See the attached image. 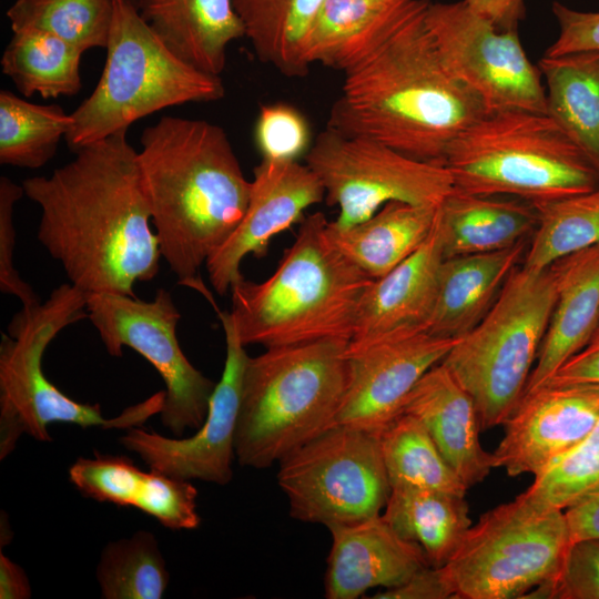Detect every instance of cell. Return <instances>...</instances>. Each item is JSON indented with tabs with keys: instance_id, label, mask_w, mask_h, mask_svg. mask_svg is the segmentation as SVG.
I'll return each mask as SVG.
<instances>
[{
	"instance_id": "obj_46",
	"label": "cell",
	"mask_w": 599,
	"mask_h": 599,
	"mask_svg": "<svg viewBox=\"0 0 599 599\" xmlns=\"http://www.w3.org/2000/svg\"><path fill=\"white\" fill-rule=\"evenodd\" d=\"M570 541L599 538V485L565 509Z\"/></svg>"
},
{
	"instance_id": "obj_40",
	"label": "cell",
	"mask_w": 599,
	"mask_h": 599,
	"mask_svg": "<svg viewBox=\"0 0 599 599\" xmlns=\"http://www.w3.org/2000/svg\"><path fill=\"white\" fill-rule=\"evenodd\" d=\"M254 140L263 160L297 161L311 148L309 125L287 103L263 104L255 122Z\"/></svg>"
},
{
	"instance_id": "obj_25",
	"label": "cell",
	"mask_w": 599,
	"mask_h": 599,
	"mask_svg": "<svg viewBox=\"0 0 599 599\" xmlns=\"http://www.w3.org/2000/svg\"><path fill=\"white\" fill-rule=\"evenodd\" d=\"M427 0H325L306 39L307 63L347 71Z\"/></svg>"
},
{
	"instance_id": "obj_23",
	"label": "cell",
	"mask_w": 599,
	"mask_h": 599,
	"mask_svg": "<svg viewBox=\"0 0 599 599\" xmlns=\"http://www.w3.org/2000/svg\"><path fill=\"white\" fill-rule=\"evenodd\" d=\"M527 247L526 240L501 251L444 258L425 329L447 338L466 335L491 308Z\"/></svg>"
},
{
	"instance_id": "obj_6",
	"label": "cell",
	"mask_w": 599,
	"mask_h": 599,
	"mask_svg": "<svg viewBox=\"0 0 599 599\" xmlns=\"http://www.w3.org/2000/svg\"><path fill=\"white\" fill-rule=\"evenodd\" d=\"M444 165L454 189L532 204L589 192L599 173L545 113L486 112L449 145Z\"/></svg>"
},
{
	"instance_id": "obj_16",
	"label": "cell",
	"mask_w": 599,
	"mask_h": 599,
	"mask_svg": "<svg viewBox=\"0 0 599 599\" xmlns=\"http://www.w3.org/2000/svg\"><path fill=\"white\" fill-rule=\"evenodd\" d=\"M217 314L225 334L226 356L206 418L197 432L187 438H170L133 427L120 437V444L138 454L150 469L181 479L226 485L232 479L242 377L248 355L230 312L219 309Z\"/></svg>"
},
{
	"instance_id": "obj_42",
	"label": "cell",
	"mask_w": 599,
	"mask_h": 599,
	"mask_svg": "<svg viewBox=\"0 0 599 599\" xmlns=\"http://www.w3.org/2000/svg\"><path fill=\"white\" fill-rule=\"evenodd\" d=\"M23 195L22 185L7 176L0 177V290L18 297L23 309H32L40 304L38 297L32 287L20 277L13 264L14 205Z\"/></svg>"
},
{
	"instance_id": "obj_11",
	"label": "cell",
	"mask_w": 599,
	"mask_h": 599,
	"mask_svg": "<svg viewBox=\"0 0 599 599\" xmlns=\"http://www.w3.org/2000/svg\"><path fill=\"white\" fill-rule=\"evenodd\" d=\"M290 515L326 527L380 515L390 493L379 437L334 425L278 461Z\"/></svg>"
},
{
	"instance_id": "obj_38",
	"label": "cell",
	"mask_w": 599,
	"mask_h": 599,
	"mask_svg": "<svg viewBox=\"0 0 599 599\" xmlns=\"http://www.w3.org/2000/svg\"><path fill=\"white\" fill-rule=\"evenodd\" d=\"M145 471L122 456L95 454L78 458L69 468V479L81 494L120 507H134Z\"/></svg>"
},
{
	"instance_id": "obj_48",
	"label": "cell",
	"mask_w": 599,
	"mask_h": 599,
	"mask_svg": "<svg viewBox=\"0 0 599 599\" xmlns=\"http://www.w3.org/2000/svg\"><path fill=\"white\" fill-rule=\"evenodd\" d=\"M31 587L23 569L0 552V598L28 599Z\"/></svg>"
},
{
	"instance_id": "obj_10",
	"label": "cell",
	"mask_w": 599,
	"mask_h": 599,
	"mask_svg": "<svg viewBox=\"0 0 599 599\" xmlns=\"http://www.w3.org/2000/svg\"><path fill=\"white\" fill-rule=\"evenodd\" d=\"M564 509L525 491L483 514L444 566L455 599H512L551 580L570 545Z\"/></svg>"
},
{
	"instance_id": "obj_15",
	"label": "cell",
	"mask_w": 599,
	"mask_h": 599,
	"mask_svg": "<svg viewBox=\"0 0 599 599\" xmlns=\"http://www.w3.org/2000/svg\"><path fill=\"white\" fill-rule=\"evenodd\" d=\"M458 339L415 328L348 346V379L334 425L379 437L402 414L420 377L439 364Z\"/></svg>"
},
{
	"instance_id": "obj_27",
	"label": "cell",
	"mask_w": 599,
	"mask_h": 599,
	"mask_svg": "<svg viewBox=\"0 0 599 599\" xmlns=\"http://www.w3.org/2000/svg\"><path fill=\"white\" fill-rule=\"evenodd\" d=\"M437 206L393 201L352 226L328 222L331 242L370 278L376 280L416 252L430 235Z\"/></svg>"
},
{
	"instance_id": "obj_17",
	"label": "cell",
	"mask_w": 599,
	"mask_h": 599,
	"mask_svg": "<svg viewBox=\"0 0 599 599\" xmlns=\"http://www.w3.org/2000/svg\"><path fill=\"white\" fill-rule=\"evenodd\" d=\"M599 420V384L545 383L524 393L493 451L510 477L537 476L579 445Z\"/></svg>"
},
{
	"instance_id": "obj_44",
	"label": "cell",
	"mask_w": 599,
	"mask_h": 599,
	"mask_svg": "<svg viewBox=\"0 0 599 599\" xmlns=\"http://www.w3.org/2000/svg\"><path fill=\"white\" fill-rule=\"evenodd\" d=\"M379 599H455L444 567L427 566L416 571L404 583L376 593Z\"/></svg>"
},
{
	"instance_id": "obj_18",
	"label": "cell",
	"mask_w": 599,
	"mask_h": 599,
	"mask_svg": "<svg viewBox=\"0 0 599 599\" xmlns=\"http://www.w3.org/2000/svg\"><path fill=\"white\" fill-rule=\"evenodd\" d=\"M324 200L323 186L297 161L262 160L254 169L246 211L229 238L205 263L211 285L224 295L240 281L248 255L262 256L273 236L291 227L304 211Z\"/></svg>"
},
{
	"instance_id": "obj_3",
	"label": "cell",
	"mask_w": 599,
	"mask_h": 599,
	"mask_svg": "<svg viewBox=\"0 0 599 599\" xmlns=\"http://www.w3.org/2000/svg\"><path fill=\"white\" fill-rule=\"evenodd\" d=\"M140 142L138 163L161 255L180 285L217 309L200 271L242 220L252 181L226 132L209 121L164 115Z\"/></svg>"
},
{
	"instance_id": "obj_20",
	"label": "cell",
	"mask_w": 599,
	"mask_h": 599,
	"mask_svg": "<svg viewBox=\"0 0 599 599\" xmlns=\"http://www.w3.org/2000/svg\"><path fill=\"white\" fill-rule=\"evenodd\" d=\"M402 414L414 417L426 428L467 488L483 481L495 468L493 453L480 443L481 428L474 399L441 362L416 383Z\"/></svg>"
},
{
	"instance_id": "obj_34",
	"label": "cell",
	"mask_w": 599,
	"mask_h": 599,
	"mask_svg": "<svg viewBox=\"0 0 599 599\" xmlns=\"http://www.w3.org/2000/svg\"><path fill=\"white\" fill-rule=\"evenodd\" d=\"M379 443L390 487L412 485L465 497L467 486L414 417L400 414L379 435Z\"/></svg>"
},
{
	"instance_id": "obj_39",
	"label": "cell",
	"mask_w": 599,
	"mask_h": 599,
	"mask_svg": "<svg viewBox=\"0 0 599 599\" xmlns=\"http://www.w3.org/2000/svg\"><path fill=\"white\" fill-rule=\"evenodd\" d=\"M196 496L190 480L150 469L144 474L134 507L170 529H194L201 521Z\"/></svg>"
},
{
	"instance_id": "obj_47",
	"label": "cell",
	"mask_w": 599,
	"mask_h": 599,
	"mask_svg": "<svg viewBox=\"0 0 599 599\" xmlns=\"http://www.w3.org/2000/svg\"><path fill=\"white\" fill-rule=\"evenodd\" d=\"M499 29H516L525 14V0H465Z\"/></svg>"
},
{
	"instance_id": "obj_41",
	"label": "cell",
	"mask_w": 599,
	"mask_h": 599,
	"mask_svg": "<svg viewBox=\"0 0 599 599\" xmlns=\"http://www.w3.org/2000/svg\"><path fill=\"white\" fill-rule=\"evenodd\" d=\"M525 598L599 599V538L571 541L557 575Z\"/></svg>"
},
{
	"instance_id": "obj_32",
	"label": "cell",
	"mask_w": 599,
	"mask_h": 599,
	"mask_svg": "<svg viewBox=\"0 0 599 599\" xmlns=\"http://www.w3.org/2000/svg\"><path fill=\"white\" fill-rule=\"evenodd\" d=\"M72 124L57 104L29 102L8 90L0 91V163L39 169L55 154Z\"/></svg>"
},
{
	"instance_id": "obj_30",
	"label": "cell",
	"mask_w": 599,
	"mask_h": 599,
	"mask_svg": "<svg viewBox=\"0 0 599 599\" xmlns=\"http://www.w3.org/2000/svg\"><path fill=\"white\" fill-rule=\"evenodd\" d=\"M325 0H233L256 57L285 77H304L305 44Z\"/></svg>"
},
{
	"instance_id": "obj_21",
	"label": "cell",
	"mask_w": 599,
	"mask_h": 599,
	"mask_svg": "<svg viewBox=\"0 0 599 599\" xmlns=\"http://www.w3.org/2000/svg\"><path fill=\"white\" fill-rule=\"evenodd\" d=\"M437 213V212H436ZM444 251L436 220L423 245L363 293L349 347L415 328H425L436 295Z\"/></svg>"
},
{
	"instance_id": "obj_45",
	"label": "cell",
	"mask_w": 599,
	"mask_h": 599,
	"mask_svg": "<svg viewBox=\"0 0 599 599\" xmlns=\"http://www.w3.org/2000/svg\"><path fill=\"white\" fill-rule=\"evenodd\" d=\"M545 383L599 384V326L586 346L566 361Z\"/></svg>"
},
{
	"instance_id": "obj_12",
	"label": "cell",
	"mask_w": 599,
	"mask_h": 599,
	"mask_svg": "<svg viewBox=\"0 0 599 599\" xmlns=\"http://www.w3.org/2000/svg\"><path fill=\"white\" fill-rule=\"evenodd\" d=\"M328 205L338 207L337 226L361 223L385 204L399 201L438 206L454 190L440 163L405 155L379 142L326 125L305 156Z\"/></svg>"
},
{
	"instance_id": "obj_24",
	"label": "cell",
	"mask_w": 599,
	"mask_h": 599,
	"mask_svg": "<svg viewBox=\"0 0 599 599\" xmlns=\"http://www.w3.org/2000/svg\"><path fill=\"white\" fill-rule=\"evenodd\" d=\"M179 58L209 74L225 68L230 44L244 37L233 0H132Z\"/></svg>"
},
{
	"instance_id": "obj_31",
	"label": "cell",
	"mask_w": 599,
	"mask_h": 599,
	"mask_svg": "<svg viewBox=\"0 0 599 599\" xmlns=\"http://www.w3.org/2000/svg\"><path fill=\"white\" fill-rule=\"evenodd\" d=\"M12 32L1 57V69L21 94L55 99L80 91L81 49L40 30Z\"/></svg>"
},
{
	"instance_id": "obj_1",
	"label": "cell",
	"mask_w": 599,
	"mask_h": 599,
	"mask_svg": "<svg viewBox=\"0 0 599 599\" xmlns=\"http://www.w3.org/2000/svg\"><path fill=\"white\" fill-rule=\"evenodd\" d=\"M126 133L87 144L49 176L21 184L41 210L39 242L85 294L135 296L133 285L160 270L138 151Z\"/></svg>"
},
{
	"instance_id": "obj_22",
	"label": "cell",
	"mask_w": 599,
	"mask_h": 599,
	"mask_svg": "<svg viewBox=\"0 0 599 599\" xmlns=\"http://www.w3.org/2000/svg\"><path fill=\"white\" fill-rule=\"evenodd\" d=\"M549 267L556 302L524 393L547 382L586 346L599 326V244L569 254Z\"/></svg>"
},
{
	"instance_id": "obj_9",
	"label": "cell",
	"mask_w": 599,
	"mask_h": 599,
	"mask_svg": "<svg viewBox=\"0 0 599 599\" xmlns=\"http://www.w3.org/2000/svg\"><path fill=\"white\" fill-rule=\"evenodd\" d=\"M555 302L550 267L518 265L484 318L441 361L473 397L481 430L502 425L521 399Z\"/></svg>"
},
{
	"instance_id": "obj_26",
	"label": "cell",
	"mask_w": 599,
	"mask_h": 599,
	"mask_svg": "<svg viewBox=\"0 0 599 599\" xmlns=\"http://www.w3.org/2000/svg\"><path fill=\"white\" fill-rule=\"evenodd\" d=\"M537 222V210L528 201L456 189L436 213L445 258L509 248L532 235Z\"/></svg>"
},
{
	"instance_id": "obj_8",
	"label": "cell",
	"mask_w": 599,
	"mask_h": 599,
	"mask_svg": "<svg viewBox=\"0 0 599 599\" xmlns=\"http://www.w3.org/2000/svg\"><path fill=\"white\" fill-rule=\"evenodd\" d=\"M88 318L87 294L71 283L54 288L44 303L21 308L11 319L0 344V459L27 434L50 441L52 423L82 428L130 429L160 414L165 393L160 390L105 418L99 405L81 404L64 395L44 375L42 357L51 341L67 326Z\"/></svg>"
},
{
	"instance_id": "obj_4",
	"label": "cell",
	"mask_w": 599,
	"mask_h": 599,
	"mask_svg": "<svg viewBox=\"0 0 599 599\" xmlns=\"http://www.w3.org/2000/svg\"><path fill=\"white\" fill-rule=\"evenodd\" d=\"M327 224L323 213L311 214L267 280L232 285L230 314L245 346L351 339L358 302L374 280L335 247Z\"/></svg>"
},
{
	"instance_id": "obj_29",
	"label": "cell",
	"mask_w": 599,
	"mask_h": 599,
	"mask_svg": "<svg viewBox=\"0 0 599 599\" xmlns=\"http://www.w3.org/2000/svg\"><path fill=\"white\" fill-rule=\"evenodd\" d=\"M547 114L599 173V51L544 55Z\"/></svg>"
},
{
	"instance_id": "obj_2",
	"label": "cell",
	"mask_w": 599,
	"mask_h": 599,
	"mask_svg": "<svg viewBox=\"0 0 599 599\" xmlns=\"http://www.w3.org/2000/svg\"><path fill=\"white\" fill-rule=\"evenodd\" d=\"M428 3L344 72L326 125L444 164L451 142L487 111L445 67L425 22Z\"/></svg>"
},
{
	"instance_id": "obj_14",
	"label": "cell",
	"mask_w": 599,
	"mask_h": 599,
	"mask_svg": "<svg viewBox=\"0 0 599 599\" xmlns=\"http://www.w3.org/2000/svg\"><path fill=\"white\" fill-rule=\"evenodd\" d=\"M425 22L445 67L487 112L547 114L540 70L529 60L516 29H499L465 0L429 2Z\"/></svg>"
},
{
	"instance_id": "obj_37",
	"label": "cell",
	"mask_w": 599,
	"mask_h": 599,
	"mask_svg": "<svg viewBox=\"0 0 599 599\" xmlns=\"http://www.w3.org/2000/svg\"><path fill=\"white\" fill-rule=\"evenodd\" d=\"M534 478L525 493L539 502L564 510L599 485V420L579 445Z\"/></svg>"
},
{
	"instance_id": "obj_28",
	"label": "cell",
	"mask_w": 599,
	"mask_h": 599,
	"mask_svg": "<svg viewBox=\"0 0 599 599\" xmlns=\"http://www.w3.org/2000/svg\"><path fill=\"white\" fill-rule=\"evenodd\" d=\"M382 517L403 539L418 544L432 567H444L471 527L463 496L398 485L390 487Z\"/></svg>"
},
{
	"instance_id": "obj_35",
	"label": "cell",
	"mask_w": 599,
	"mask_h": 599,
	"mask_svg": "<svg viewBox=\"0 0 599 599\" xmlns=\"http://www.w3.org/2000/svg\"><path fill=\"white\" fill-rule=\"evenodd\" d=\"M114 0H16L7 10L12 31L54 34L83 52L108 43Z\"/></svg>"
},
{
	"instance_id": "obj_5",
	"label": "cell",
	"mask_w": 599,
	"mask_h": 599,
	"mask_svg": "<svg viewBox=\"0 0 599 599\" xmlns=\"http://www.w3.org/2000/svg\"><path fill=\"white\" fill-rule=\"evenodd\" d=\"M348 343L326 338L248 356L234 436L240 465L267 468L334 425L348 379Z\"/></svg>"
},
{
	"instance_id": "obj_19",
	"label": "cell",
	"mask_w": 599,
	"mask_h": 599,
	"mask_svg": "<svg viewBox=\"0 0 599 599\" xmlns=\"http://www.w3.org/2000/svg\"><path fill=\"white\" fill-rule=\"evenodd\" d=\"M327 528L332 536L324 582L328 599H355L372 588H394L429 566L422 547L399 537L382 515Z\"/></svg>"
},
{
	"instance_id": "obj_13",
	"label": "cell",
	"mask_w": 599,
	"mask_h": 599,
	"mask_svg": "<svg viewBox=\"0 0 599 599\" xmlns=\"http://www.w3.org/2000/svg\"><path fill=\"white\" fill-rule=\"evenodd\" d=\"M88 318L111 356L124 346L142 355L165 385L162 424L175 436L199 429L206 418L216 383L196 369L180 347L176 326L181 318L164 288L152 301L113 293L87 294Z\"/></svg>"
},
{
	"instance_id": "obj_33",
	"label": "cell",
	"mask_w": 599,
	"mask_h": 599,
	"mask_svg": "<svg viewBox=\"0 0 599 599\" xmlns=\"http://www.w3.org/2000/svg\"><path fill=\"white\" fill-rule=\"evenodd\" d=\"M534 206L538 222L521 263L524 267L547 270L569 254L599 244V185Z\"/></svg>"
},
{
	"instance_id": "obj_43",
	"label": "cell",
	"mask_w": 599,
	"mask_h": 599,
	"mask_svg": "<svg viewBox=\"0 0 599 599\" xmlns=\"http://www.w3.org/2000/svg\"><path fill=\"white\" fill-rule=\"evenodd\" d=\"M551 10L559 33L546 55L599 51V12L576 10L559 1L552 3Z\"/></svg>"
},
{
	"instance_id": "obj_7",
	"label": "cell",
	"mask_w": 599,
	"mask_h": 599,
	"mask_svg": "<svg viewBox=\"0 0 599 599\" xmlns=\"http://www.w3.org/2000/svg\"><path fill=\"white\" fill-rule=\"evenodd\" d=\"M103 71L91 94L71 112L65 141L72 151L119 132L160 110L221 100L225 87L173 53L132 0H114Z\"/></svg>"
},
{
	"instance_id": "obj_36",
	"label": "cell",
	"mask_w": 599,
	"mask_h": 599,
	"mask_svg": "<svg viewBox=\"0 0 599 599\" xmlns=\"http://www.w3.org/2000/svg\"><path fill=\"white\" fill-rule=\"evenodd\" d=\"M97 578L104 599H160L170 575L156 538L149 531H138L106 545Z\"/></svg>"
}]
</instances>
